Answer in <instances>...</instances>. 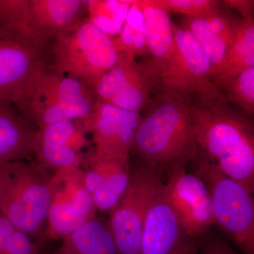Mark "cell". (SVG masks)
Returning <instances> with one entry per match:
<instances>
[{
  "label": "cell",
  "instance_id": "6da1fadb",
  "mask_svg": "<svg viewBox=\"0 0 254 254\" xmlns=\"http://www.w3.org/2000/svg\"><path fill=\"white\" fill-rule=\"evenodd\" d=\"M197 156L215 164L253 195L254 128L252 118L230 104L190 108Z\"/></svg>",
  "mask_w": 254,
  "mask_h": 254
},
{
  "label": "cell",
  "instance_id": "7a4b0ae2",
  "mask_svg": "<svg viewBox=\"0 0 254 254\" xmlns=\"http://www.w3.org/2000/svg\"><path fill=\"white\" fill-rule=\"evenodd\" d=\"M144 110L131 151L140 163L163 175L194 161L197 146L190 108L155 95Z\"/></svg>",
  "mask_w": 254,
  "mask_h": 254
},
{
  "label": "cell",
  "instance_id": "3957f363",
  "mask_svg": "<svg viewBox=\"0 0 254 254\" xmlns=\"http://www.w3.org/2000/svg\"><path fill=\"white\" fill-rule=\"evenodd\" d=\"M175 50L152 77L155 95L169 97L190 108L229 104L215 81L213 66L195 37L173 24Z\"/></svg>",
  "mask_w": 254,
  "mask_h": 254
},
{
  "label": "cell",
  "instance_id": "277c9868",
  "mask_svg": "<svg viewBox=\"0 0 254 254\" xmlns=\"http://www.w3.org/2000/svg\"><path fill=\"white\" fill-rule=\"evenodd\" d=\"M95 102L89 87L46 66L18 88L10 103L31 126L39 128L66 120H85Z\"/></svg>",
  "mask_w": 254,
  "mask_h": 254
},
{
  "label": "cell",
  "instance_id": "5b68a950",
  "mask_svg": "<svg viewBox=\"0 0 254 254\" xmlns=\"http://www.w3.org/2000/svg\"><path fill=\"white\" fill-rule=\"evenodd\" d=\"M50 58L47 68L90 87L118 63L120 55L112 37L86 18L52 40Z\"/></svg>",
  "mask_w": 254,
  "mask_h": 254
},
{
  "label": "cell",
  "instance_id": "8992f818",
  "mask_svg": "<svg viewBox=\"0 0 254 254\" xmlns=\"http://www.w3.org/2000/svg\"><path fill=\"white\" fill-rule=\"evenodd\" d=\"M49 172L35 162L11 163L9 185L0 212L28 237L46 236L53 187Z\"/></svg>",
  "mask_w": 254,
  "mask_h": 254
},
{
  "label": "cell",
  "instance_id": "52a82bcc",
  "mask_svg": "<svg viewBox=\"0 0 254 254\" xmlns=\"http://www.w3.org/2000/svg\"><path fill=\"white\" fill-rule=\"evenodd\" d=\"M195 173L208 187L217 225L244 254H254L253 195L215 164L197 156Z\"/></svg>",
  "mask_w": 254,
  "mask_h": 254
},
{
  "label": "cell",
  "instance_id": "ba28073f",
  "mask_svg": "<svg viewBox=\"0 0 254 254\" xmlns=\"http://www.w3.org/2000/svg\"><path fill=\"white\" fill-rule=\"evenodd\" d=\"M162 174L139 163L118 204L110 213L108 226L120 254H138L148 207L164 182Z\"/></svg>",
  "mask_w": 254,
  "mask_h": 254
},
{
  "label": "cell",
  "instance_id": "9c48e42d",
  "mask_svg": "<svg viewBox=\"0 0 254 254\" xmlns=\"http://www.w3.org/2000/svg\"><path fill=\"white\" fill-rule=\"evenodd\" d=\"M83 176V170L77 167L55 172L52 177L53 199L46 233L50 239H63L96 218L98 210Z\"/></svg>",
  "mask_w": 254,
  "mask_h": 254
},
{
  "label": "cell",
  "instance_id": "30bf717a",
  "mask_svg": "<svg viewBox=\"0 0 254 254\" xmlns=\"http://www.w3.org/2000/svg\"><path fill=\"white\" fill-rule=\"evenodd\" d=\"M50 43L0 23V101L16 92L47 64Z\"/></svg>",
  "mask_w": 254,
  "mask_h": 254
},
{
  "label": "cell",
  "instance_id": "8fae6325",
  "mask_svg": "<svg viewBox=\"0 0 254 254\" xmlns=\"http://www.w3.org/2000/svg\"><path fill=\"white\" fill-rule=\"evenodd\" d=\"M163 193L190 240L196 241L214 225L213 203L204 181L185 167L168 173Z\"/></svg>",
  "mask_w": 254,
  "mask_h": 254
},
{
  "label": "cell",
  "instance_id": "7c38bea8",
  "mask_svg": "<svg viewBox=\"0 0 254 254\" xmlns=\"http://www.w3.org/2000/svg\"><path fill=\"white\" fill-rule=\"evenodd\" d=\"M141 118V113L95 102L91 113L82 120L86 131L92 134V156L99 160H129Z\"/></svg>",
  "mask_w": 254,
  "mask_h": 254
},
{
  "label": "cell",
  "instance_id": "4fadbf2b",
  "mask_svg": "<svg viewBox=\"0 0 254 254\" xmlns=\"http://www.w3.org/2000/svg\"><path fill=\"white\" fill-rule=\"evenodd\" d=\"M95 100L128 111L141 113L150 100L153 81L145 63H118L89 87Z\"/></svg>",
  "mask_w": 254,
  "mask_h": 254
},
{
  "label": "cell",
  "instance_id": "5bb4252c",
  "mask_svg": "<svg viewBox=\"0 0 254 254\" xmlns=\"http://www.w3.org/2000/svg\"><path fill=\"white\" fill-rule=\"evenodd\" d=\"M163 186L164 184L148 207L138 254H175L191 241L165 198Z\"/></svg>",
  "mask_w": 254,
  "mask_h": 254
},
{
  "label": "cell",
  "instance_id": "9a60e30c",
  "mask_svg": "<svg viewBox=\"0 0 254 254\" xmlns=\"http://www.w3.org/2000/svg\"><path fill=\"white\" fill-rule=\"evenodd\" d=\"M74 120H66L37 128L34 156L47 171L79 167L81 157L75 143L81 141V132Z\"/></svg>",
  "mask_w": 254,
  "mask_h": 254
},
{
  "label": "cell",
  "instance_id": "2e32d148",
  "mask_svg": "<svg viewBox=\"0 0 254 254\" xmlns=\"http://www.w3.org/2000/svg\"><path fill=\"white\" fill-rule=\"evenodd\" d=\"M32 31L47 43L84 19L87 1L30 0Z\"/></svg>",
  "mask_w": 254,
  "mask_h": 254
},
{
  "label": "cell",
  "instance_id": "e0dca14e",
  "mask_svg": "<svg viewBox=\"0 0 254 254\" xmlns=\"http://www.w3.org/2000/svg\"><path fill=\"white\" fill-rule=\"evenodd\" d=\"M36 130L11 103L0 101V164L34 156Z\"/></svg>",
  "mask_w": 254,
  "mask_h": 254
},
{
  "label": "cell",
  "instance_id": "ac0fdd59",
  "mask_svg": "<svg viewBox=\"0 0 254 254\" xmlns=\"http://www.w3.org/2000/svg\"><path fill=\"white\" fill-rule=\"evenodd\" d=\"M144 19L150 58L145 63L150 77L163 66L175 50V36L170 13L155 0H138Z\"/></svg>",
  "mask_w": 254,
  "mask_h": 254
},
{
  "label": "cell",
  "instance_id": "d6986e66",
  "mask_svg": "<svg viewBox=\"0 0 254 254\" xmlns=\"http://www.w3.org/2000/svg\"><path fill=\"white\" fill-rule=\"evenodd\" d=\"M50 254H120L109 226L95 218L64 237Z\"/></svg>",
  "mask_w": 254,
  "mask_h": 254
},
{
  "label": "cell",
  "instance_id": "ffe728a7",
  "mask_svg": "<svg viewBox=\"0 0 254 254\" xmlns=\"http://www.w3.org/2000/svg\"><path fill=\"white\" fill-rule=\"evenodd\" d=\"M250 68H254V17L242 20L236 37L229 48L223 64L215 78V83L218 86L222 82L235 77Z\"/></svg>",
  "mask_w": 254,
  "mask_h": 254
},
{
  "label": "cell",
  "instance_id": "44dd1931",
  "mask_svg": "<svg viewBox=\"0 0 254 254\" xmlns=\"http://www.w3.org/2000/svg\"><path fill=\"white\" fill-rule=\"evenodd\" d=\"M133 0L87 1L88 20L110 37L119 35L123 29Z\"/></svg>",
  "mask_w": 254,
  "mask_h": 254
},
{
  "label": "cell",
  "instance_id": "7402d4cb",
  "mask_svg": "<svg viewBox=\"0 0 254 254\" xmlns=\"http://www.w3.org/2000/svg\"><path fill=\"white\" fill-rule=\"evenodd\" d=\"M180 26L190 32L204 50L213 66L215 81V78L225 61L229 47L213 31L205 17L184 16Z\"/></svg>",
  "mask_w": 254,
  "mask_h": 254
},
{
  "label": "cell",
  "instance_id": "603a6c76",
  "mask_svg": "<svg viewBox=\"0 0 254 254\" xmlns=\"http://www.w3.org/2000/svg\"><path fill=\"white\" fill-rule=\"evenodd\" d=\"M131 170L130 161L127 162L106 177L99 190L92 195L97 210L110 213L115 208L128 187Z\"/></svg>",
  "mask_w": 254,
  "mask_h": 254
},
{
  "label": "cell",
  "instance_id": "cb8c5ba5",
  "mask_svg": "<svg viewBox=\"0 0 254 254\" xmlns=\"http://www.w3.org/2000/svg\"><path fill=\"white\" fill-rule=\"evenodd\" d=\"M229 104L240 107L241 111L252 118L254 115V68L245 70L235 77L218 85Z\"/></svg>",
  "mask_w": 254,
  "mask_h": 254
},
{
  "label": "cell",
  "instance_id": "d4e9b609",
  "mask_svg": "<svg viewBox=\"0 0 254 254\" xmlns=\"http://www.w3.org/2000/svg\"><path fill=\"white\" fill-rule=\"evenodd\" d=\"M0 23L37 37L31 28L30 0H0Z\"/></svg>",
  "mask_w": 254,
  "mask_h": 254
},
{
  "label": "cell",
  "instance_id": "484cf974",
  "mask_svg": "<svg viewBox=\"0 0 254 254\" xmlns=\"http://www.w3.org/2000/svg\"><path fill=\"white\" fill-rule=\"evenodd\" d=\"M169 13L181 14L187 17H205L224 6L217 0H155Z\"/></svg>",
  "mask_w": 254,
  "mask_h": 254
},
{
  "label": "cell",
  "instance_id": "4316f807",
  "mask_svg": "<svg viewBox=\"0 0 254 254\" xmlns=\"http://www.w3.org/2000/svg\"><path fill=\"white\" fill-rule=\"evenodd\" d=\"M24 235L0 212V254H16Z\"/></svg>",
  "mask_w": 254,
  "mask_h": 254
},
{
  "label": "cell",
  "instance_id": "83f0119b",
  "mask_svg": "<svg viewBox=\"0 0 254 254\" xmlns=\"http://www.w3.org/2000/svg\"><path fill=\"white\" fill-rule=\"evenodd\" d=\"M196 243L199 254H240L221 237L208 234L198 239Z\"/></svg>",
  "mask_w": 254,
  "mask_h": 254
},
{
  "label": "cell",
  "instance_id": "f1b7e54d",
  "mask_svg": "<svg viewBox=\"0 0 254 254\" xmlns=\"http://www.w3.org/2000/svg\"><path fill=\"white\" fill-rule=\"evenodd\" d=\"M222 2L227 9L236 10L242 16V20L254 17L253 0H226Z\"/></svg>",
  "mask_w": 254,
  "mask_h": 254
},
{
  "label": "cell",
  "instance_id": "f546056e",
  "mask_svg": "<svg viewBox=\"0 0 254 254\" xmlns=\"http://www.w3.org/2000/svg\"><path fill=\"white\" fill-rule=\"evenodd\" d=\"M11 175V163L0 164V204L9 185Z\"/></svg>",
  "mask_w": 254,
  "mask_h": 254
},
{
  "label": "cell",
  "instance_id": "4dcf8cb0",
  "mask_svg": "<svg viewBox=\"0 0 254 254\" xmlns=\"http://www.w3.org/2000/svg\"><path fill=\"white\" fill-rule=\"evenodd\" d=\"M182 254H199L195 241H190Z\"/></svg>",
  "mask_w": 254,
  "mask_h": 254
},
{
  "label": "cell",
  "instance_id": "1f68e13d",
  "mask_svg": "<svg viewBox=\"0 0 254 254\" xmlns=\"http://www.w3.org/2000/svg\"><path fill=\"white\" fill-rule=\"evenodd\" d=\"M187 246H186V247H184V248L181 249V250H179L178 252H177L176 253H175V254H183L184 251H185V248H186V247H187Z\"/></svg>",
  "mask_w": 254,
  "mask_h": 254
}]
</instances>
